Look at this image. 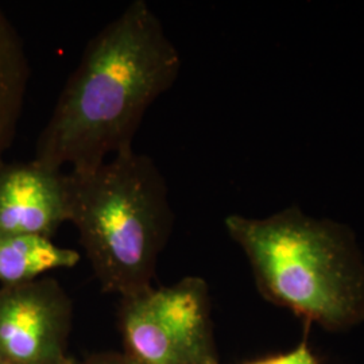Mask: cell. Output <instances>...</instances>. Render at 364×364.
<instances>
[{"mask_svg":"<svg viewBox=\"0 0 364 364\" xmlns=\"http://www.w3.org/2000/svg\"><path fill=\"white\" fill-rule=\"evenodd\" d=\"M180 69L161 19L144 0L132 1L87 45L39 135L34 161L82 173L134 150L146 111Z\"/></svg>","mask_w":364,"mask_h":364,"instance_id":"cell-1","label":"cell"},{"mask_svg":"<svg viewBox=\"0 0 364 364\" xmlns=\"http://www.w3.org/2000/svg\"><path fill=\"white\" fill-rule=\"evenodd\" d=\"M224 225L266 301L328 332L363 323L364 255L347 224L291 205L263 219L230 215Z\"/></svg>","mask_w":364,"mask_h":364,"instance_id":"cell-2","label":"cell"},{"mask_svg":"<svg viewBox=\"0 0 364 364\" xmlns=\"http://www.w3.org/2000/svg\"><path fill=\"white\" fill-rule=\"evenodd\" d=\"M68 181L69 221L103 291L122 299L153 287L174 223L154 161L130 150L90 171L68 173Z\"/></svg>","mask_w":364,"mask_h":364,"instance_id":"cell-3","label":"cell"},{"mask_svg":"<svg viewBox=\"0 0 364 364\" xmlns=\"http://www.w3.org/2000/svg\"><path fill=\"white\" fill-rule=\"evenodd\" d=\"M119 326L124 353L138 364H221L208 284L200 277L122 297Z\"/></svg>","mask_w":364,"mask_h":364,"instance_id":"cell-4","label":"cell"},{"mask_svg":"<svg viewBox=\"0 0 364 364\" xmlns=\"http://www.w3.org/2000/svg\"><path fill=\"white\" fill-rule=\"evenodd\" d=\"M73 306L58 281L42 277L0 287V359L6 364H76L69 356Z\"/></svg>","mask_w":364,"mask_h":364,"instance_id":"cell-5","label":"cell"},{"mask_svg":"<svg viewBox=\"0 0 364 364\" xmlns=\"http://www.w3.org/2000/svg\"><path fill=\"white\" fill-rule=\"evenodd\" d=\"M69 218L68 173L34 159L0 165V236L52 239Z\"/></svg>","mask_w":364,"mask_h":364,"instance_id":"cell-6","label":"cell"},{"mask_svg":"<svg viewBox=\"0 0 364 364\" xmlns=\"http://www.w3.org/2000/svg\"><path fill=\"white\" fill-rule=\"evenodd\" d=\"M80 252L54 245L52 239L33 235L0 236V282L19 285L58 269H72Z\"/></svg>","mask_w":364,"mask_h":364,"instance_id":"cell-7","label":"cell"},{"mask_svg":"<svg viewBox=\"0 0 364 364\" xmlns=\"http://www.w3.org/2000/svg\"><path fill=\"white\" fill-rule=\"evenodd\" d=\"M28 61L25 46L9 18L0 10V165L13 144L26 96Z\"/></svg>","mask_w":364,"mask_h":364,"instance_id":"cell-8","label":"cell"},{"mask_svg":"<svg viewBox=\"0 0 364 364\" xmlns=\"http://www.w3.org/2000/svg\"><path fill=\"white\" fill-rule=\"evenodd\" d=\"M242 364H320V362L309 343L302 340L297 347L290 351Z\"/></svg>","mask_w":364,"mask_h":364,"instance_id":"cell-9","label":"cell"},{"mask_svg":"<svg viewBox=\"0 0 364 364\" xmlns=\"http://www.w3.org/2000/svg\"><path fill=\"white\" fill-rule=\"evenodd\" d=\"M77 364H138L124 352H100L88 356L82 363Z\"/></svg>","mask_w":364,"mask_h":364,"instance_id":"cell-10","label":"cell"},{"mask_svg":"<svg viewBox=\"0 0 364 364\" xmlns=\"http://www.w3.org/2000/svg\"><path fill=\"white\" fill-rule=\"evenodd\" d=\"M0 364H6V363H4V362H3V360H1V359H0Z\"/></svg>","mask_w":364,"mask_h":364,"instance_id":"cell-11","label":"cell"},{"mask_svg":"<svg viewBox=\"0 0 364 364\" xmlns=\"http://www.w3.org/2000/svg\"><path fill=\"white\" fill-rule=\"evenodd\" d=\"M76 364H77V363H76Z\"/></svg>","mask_w":364,"mask_h":364,"instance_id":"cell-12","label":"cell"}]
</instances>
